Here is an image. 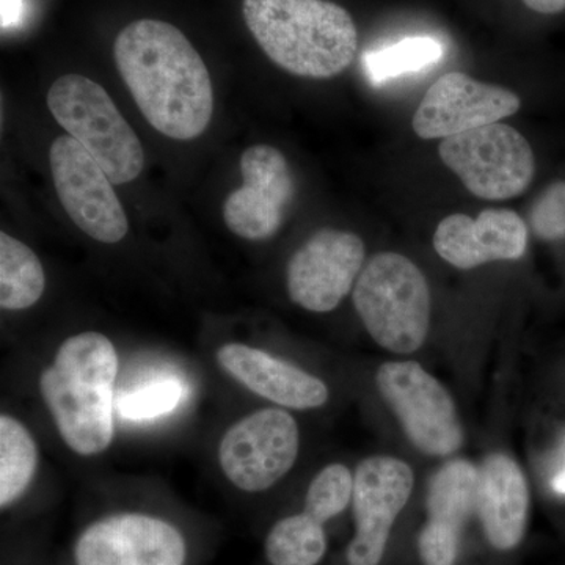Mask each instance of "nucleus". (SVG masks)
Wrapping results in <instances>:
<instances>
[{"label":"nucleus","mask_w":565,"mask_h":565,"mask_svg":"<svg viewBox=\"0 0 565 565\" xmlns=\"http://www.w3.org/2000/svg\"><path fill=\"white\" fill-rule=\"evenodd\" d=\"M375 382L405 434L424 455L449 456L462 446V426L455 401L422 364L384 363Z\"/></svg>","instance_id":"7"},{"label":"nucleus","mask_w":565,"mask_h":565,"mask_svg":"<svg viewBox=\"0 0 565 565\" xmlns=\"http://www.w3.org/2000/svg\"><path fill=\"white\" fill-rule=\"evenodd\" d=\"M184 386L177 379L152 382L136 392L125 394L118 403V412L125 419L143 422L170 414L181 403Z\"/></svg>","instance_id":"24"},{"label":"nucleus","mask_w":565,"mask_h":565,"mask_svg":"<svg viewBox=\"0 0 565 565\" xmlns=\"http://www.w3.org/2000/svg\"><path fill=\"white\" fill-rule=\"evenodd\" d=\"M479 470L468 460L457 459L441 467L427 490L429 520L462 530L478 493Z\"/></svg>","instance_id":"19"},{"label":"nucleus","mask_w":565,"mask_h":565,"mask_svg":"<svg viewBox=\"0 0 565 565\" xmlns=\"http://www.w3.org/2000/svg\"><path fill=\"white\" fill-rule=\"evenodd\" d=\"M460 530L427 520L419 534L424 565H455L459 555Z\"/></svg>","instance_id":"26"},{"label":"nucleus","mask_w":565,"mask_h":565,"mask_svg":"<svg viewBox=\"0 0 565 565\" xmlns=\"http://www.w3.org/2000/svg\"><path fill=\"white\" fill-rule=\"evenodd\" d=\"M367 333L394 353L418 351L430 326V291L418 266L399 253L375 255L353 288Z\"/></svg>","instance_id":"4"},{"label":"nucleus","mask_w":565,"mask_h":565,"mask_svg":"<svg viewBox=\"0 0 565 565\" xmlns=\"http://www.w3.org/2000/svg\"><path fill=\"white\" fill-rule=\"evenodd\" d=\"M52 180L71 221L103 244H117L129 232L114 184L95 158L71 136L57 137L50 150Z\"/></svg>","instance_id":"9"},{"label":"nucleus","mask_w":565,"mask_h":565,"mask_svg":"<svg viewBox=\"0 0 565 565\" xmlns=\"http://www.w3.org/2000/svg\"><path fill=\"white\" fill-rule=\"evenodd\" d=\"M534 233L544 241L565 237V181L550 184L539 195L530 214Z\"/></svg>","instance_id":"25"},{"label":"nucleus","mask_w":565,"mask_h":565,"mask_svg":"<svg viewBox=\"0 0 565 565\" xmlns=\"http://www.w3.org/2000/svg\"><path fill=\"white\" fill-rule=\"evenodd\" d=\"M248 31L267 57L294 76L332 79L359 50L349 11L330 0H244Z\"/></svg>","instance_id":"3"},{"label":"nucleus","mask_w":565,"mask_h":565,"mask_svg":"<svg viewBox=\"0 0 565 565\" xmlns=\"http://www.w3.org/2000/svg\"><path fill=\"white\" fill-rule=\"evenodd\" d=\"M118 356L109 338H68L40 377V392L58 434L79 456H98L114 438V385Z\"/></svg>","instance_id":"2"},{"label":"nucleus","mask_w":565,"mask_h":565,"mask_svg":"<svg viewBox=\"0 0 565 565\" xmlns=\"http://www.w3.org/2000/svg\"><path fill=\"white\" fill-rule=\"evenodd\" d=\"M552 489L556 493L565 494V448L563 456H561L559 467L556 468L555 475L552 478Z\"/></svg>","instance_id":"28"},{"label":"nucleus","mask_w":565,"mask_h":565,"mask_svg":"<svg viewBox=\"0 0 565 565\" xmlns=\"http://www.w3.org/2000/svg\"><path fill=\"white\" fill-rule=\"evenodd\" d=\"M527 9L546 17H555V14L564 13L565 0H522Z\"/></svg>","instance_id":"27"},{"label":"nucleus","mask_w":565,"mask_h":565,"mask_svg":"<svg viewBox=\"0 0 565 565\" xmlns=\"http://www.w3.org/2000/svg\"><path fill=\"white\" fill-rule=\"evenodd\" d=\"M326 550L322 523L305 512L275 523L266 539V556L274 565H316Z\"/></svg>","instance_id":"21"},{"label":"nucleus","mask_w":565,"mask_h":565,"mask_svg":"<svg viewBox=\"0 0 565 565\" xmlns=\"http://www.w3.org/2000/svg\"><path fill=\"white\" fill-rule=\"evenodd\" d=\"M46 288L39 256L31 247L0 233V307L20 311L33 307Z\"/></svg>","instance_id":"18"},{"label":"nucleus","mask_w":565,"mask_h":565,"mask_svg":"<svg viewBox=\"0 0 565 565\" xmlns=\"http://www.w3.org/2000/svg\"><path fill=\"white\" fill-rule=\"evenodd\" d=\"M476 511L490 544L515 548L525 535L530 490L522 468L504 455L487 457L479 468Z\"/></svg>","instance_id":"17"},{"label":"nucleus","mask_w":565,"mask_h":565,"mask_svg":"<svg viewBox=\"0 0 565 565\" xmlns=\"http://www.w3.org/2000/svg\"><path fill=\"white\" fill-rule=\"evenodd\" d=\"M414 489V471L404 460L367 457L353 475L355 535L348 548L351 565H379L384 557L394 520Z\"/></svg>","instance_id":"11"},{"label":"nucleus","mask_w":565,"mask_h":565,"mask_svg":"<svg viewBox=\"0 0 565 565\" xmlns=\"http://www.w3.org/2000/svg\"><path fill=\"white\" fill-rule=\"evenodd\" d=\"M180 531L156 516L120 514L93 523L76 545L77 565H182Z\"/></svg>","instance_id":"14"},{"label":"nucleus","mask_w":565,"mask_h":565,"mask_svg":"<svg viewBox=\"0 0 565 565\" xmlns=\"http://www.w3.org/2000/svg\"><path fill=\"white\" fill-rule=\"evenodd\" d=\"M527 230L511 210H486L471 218L452 214L438 223L434 248L446 263L470 270L492 262H512L526 253Z\"/></svg>","instance_id":"15"},{"label":"nucleus","mask_w":565,"mask_h":565,"mask_svg":"<svg viewBox=\"0 0 565 565\" xmlns=\"http://www.w3.org/2000/svg\"><path fill=\"white\" fill-rule=\"evenodd\" d=\"M441 161L478 199H514L530 188L535 159L530 141L503 122L441 140Z\"/></svg>","instance_id":"6"},{"label":"nucleus","mask_w":565,"mask_h":565,"mask_svg":"<svg viewBox=\"0 0 565 565\" xmlns=\"http://www.w3.org/2000/svg\"><path fill=\"white\" fill-rule=\"evenodd\" d=\"M444 47L437 40L427 36L405 39L384 50L370 52L364 57L367 74L375 84H381L403 74L415 73L440 61Z\"/></svg>","instance_id":"22"},{"label":"nucleus","mask_w":565,"mask_h":565,"mask_svg":"<svg viewBox=\"0 0 565 565\" xmlns=\"http://www.w3.org/2000/svg\"><path fill=\"white\" fill-rule=\"evenodd\" d=\"M115 62L152 128L174 140L206 131L214 114L210 71L180 29L159 20L131 22L115 40Z\"/></svg>","instance_id":"1"},{"label":"nucleus","mask_w":565,"mask_h":565,"mask_svg":"<svg viewBox=\"0 0 565 565\" xmlns=\"http://www.w3.org/2000/svg\"><path fill=\"white\" fill-rule=\"evenodd\" d=\"M46 102L55 121L90 152L111 184L140 177L143 147L102 85L81 74H65L52 84Z\"/></svg>","instance_id":"5"},{"label":"nucleus","mask_w":565,"mask_h":565,"mask_svg":"<svg viewBox=\"0 0 565 565\" xmlns=\"http://www.w3.org/2000/svg\"><path fill=\"white\" fill-rule=\"evenodd\" d=\"M244 184L223 203L230 232L247 241L277 234L296 196V181L285 154L270 145H255L241 156Z\"/></svg>","instance_id":"10"},{"label":"nucleus","mask_w":565,"mask_h":565,"mask_svg":"<svg viewBox=\"0 0 565 565\" xmlns=\"http://www.w3.org/2000/svg\"><path fill=\"white\" fill-rule=\"evenodd\" d=\"M218 364L250 392L296 411L322 407L329 388L321 379L305 373L291 363L250 345L230 343L217 352Z\"/></svg>","instance_id":"16"},{"label":"nucleus","mask_w":565,"mask_h":565,"mask_svg":"<svg viewBox=\"0 0 565 565\" xmlns=\"http://www.w3.org/2000/svg\"><path fill=\"white\" fill-rule=\"evenodd\" d=\"M39 462V449L24 424L13 416H0V505L13 504L31 486Z\"/></svg>","instance_id":"20"},{"label":"nucleus","mask_w":565,"mask_h":565,"mask_svg":"<svg viewBox=\"0 0 565 565\" xmlns=\"http://www.w3.org/2000/svg\"><path fill=\"white\" fill-rule=\"evenodd\" d=\"M362 237L340 230L315 233L289 259L286 285L294 303L329 313L351 291L364 263Z\"/></svg>","instance_id":"12"},{"label":"nucleus","mask_w":565,"mask_h":565,"mask_svg":"<svg viewBox=\"0 0 565 565\" xmlns=\"http://www.w3.org/2000/svg\"><path fill=\"white\" fill-rule=\"evenodd\" d=\"M299 456V427L281 408H264L233 424L218 446V462L244 492H264L289 473Z\"/></svg>","instance_id":"8"},{"label":"nucleus","mask_w":565,"mask_h":565,"mask_svg":"<svg viewBox=\"0 0 565 565\" xmlns=\"http://www.w3.org/2000/svg\"><path fill=\"white\" fill-rule=\"evenodd\" d=\"M522 102L514 92L463 73H448L424 95L412 120L424 140L448 139L512 117Z\"/></svg>","instance_id":"13"},{"label":"nucleus","mask_w":565,"mask_h":565,"mask_svg":"<svg viewBox=\"0 0 565 565\" xmlns=\"http://www.w3.org/2000/svg\"><path fill=\"white\" fill-rule=\"evenodd\" d=\"M353 497V476L344 465L332 463L316 476L305 500V514L326 523L341 514Z\"/></svg>","instance_id":"23"}]
</instances>
